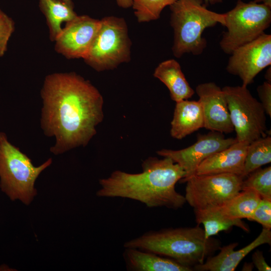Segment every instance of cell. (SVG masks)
<instances>
[{"instance_id":"cell-1","label":"cell","mask_w":271,"mask_h":271,"mask_svg":"<svg viewBox=\"0 0 271 271\" xmlns=\"http://www.w3.org/2000/svg\"><path fill=\"white\" fill-rule=\"evenodd\" d=\"M41 127L55 143V155L86 146L104 117V99L89 80L74 72L47 75L41 90Z\"/></svg>"},{"instance_id":"cell-2","label":"cell","mask_w":271,"mask_h":271,"mask_svg":"<svg viewBox=\"0 0 271 271\" xmlns=\"http://www.w3.org/2000/svg\"><path fill=\"white\" fill-rule=\"evenodd\" d=\"M142 171L129 173L115 170L99 180V197L123 198L144 204L149 208L164 207L171 209L182 208L184 196L176 190L177 183L185 178L182 168L171 159L150 157L142 164Z\"/></svg>"},{"instance_id":"cell-3","label":"cell","mask_w":271,"mask_h":271,"mask_svg":"<svg viewBox=\"0 0 271 271\" xmlns=\"http://www.w3.org/2000/svg\"><path fill=\"white\" fill-rule=\"evenodd\" d=\"M123 247L153 252L192 268L220 248L218 240L205 237L199 225L148 231L125 241Z\"/></svg>"},{"instance_id":"cell-4","label":"cell","mask_w":271,"mask_h":271,"mask_svg":"<svg viewBox=\"0 0 271 271\" xmlns=\"http://www.w3.org/2000/svg\"><path fill=\"white\" fill-rule=\"evenodd\" d=\"M170 9L174 30L172 50L177 58L186 53L201 54L207 45L202 37L205 29L218 23L225 25V14L208 10L200 0H177Z\"/></svg>"},{"instance_id":"cell-5","label":"cell","mask_w":271,"mask_h":271,"mask_svg":"<svg viewBox=\"0 0 271 271\" xmlns=\"http://www.w3.org/2000/svg\"><path fill=\"white\" fill-rule=\"evenodd\" d=\"M52 163L49 158L35 166L27 155L9 141L6 133L0 131V189L11 201L30 205L37 194V179Z\"/></svg>"},{"instance_id":"cell-6","label":"cell","mask_w":271,"mask_h":271,"mask_svg":"<svg viewBox=\"0 0 271 271\" xmlns=\"http://www.w3.org/2000/svg\"><path fill=\"white\" fill-rule=\"evenodd\" d=\"M131 46L125 20L107 16L100 20L96 34L83 59L96 71L112 70L130 61Z\"/></svg>"},{"instance_id":"cell-7","label":"cell","mask_w":271,"mask_h":271,"mask_svg":"<svg viewBox=\"0 0 271 271\" xmlns=\"http://www.w3.org/2000/svg\"><path fill=\"white\" fill-rule=\"evenodd\" d=\"M224 33L220 41L222 50L230 54L237 48L251 42L267 29L271 23V8L254 2L237 0L235 6L225 13Z\"/></svg>"},{"instance_id":"cell-8","label":"cell","mask_w":271,"mask_h":271,"mask_svg":"<svg viewBox=\"0 0 271 271\" xmlns=\"http://www.w3.org/2000/svg\"><path fill=\"white\" fill-rule=\"evenodd\" d=\"M236 139L250 144L266 136V117L260 101L251 94L247 86H226L222 88Z\"/></svg>"},{"instance_id":"cell-9","label":"cell","mask_w":271,"mask_h":271,"mask_svg":"<svg viewBox=\"0 0 271 271\" xmlns=\"http://www.w3.org/2000/svg\"><path fill=\"white\" fill-rule=\"evenodd\" d=\"M243 180L230 173L194 175L184 181L186 202L196 210L221 207L242 190Z\"/></svg>"},{"instance_id":"cell-10","label":"cell","mask_w":271,"mask_h":271,"mask_svg":"<svg viewBox=\"0 0 271 271\" xmlns=\"http://www.w3.org/2000/svg\"><path fill=\"white\" fill-rule=\"evenodd\" d=\"M226 70L238 76L247 86L255 77L271 64V35L264 33L255 40L235 49L231 54Z\"/></svg>"},{"instance_id":"cell-11","label":"cell","mask_w":271,"mask_h":271,"mask_svg":"<svg viewBox=\"0 0 271 271\" xmlns=\"http://www.w3.org/2000/svg\"><path fill=\"white\" fill-rule=\"evenodd\" d=\"M237 141L235 138H226L222 133L211 131L205 134H199L197 141L192 145L179 150L162 149L157 154L171 159L185 172L184 181L195 175L196 170L204 160L232 145Z\"/></svg>"},{"instance_id":"cell-12","label":"cell","mask_w":271,"mask_h":271,"mask_svg":"<svg viewBox=\"0 0 271 271\" xmlns=\"http://www.w3.org/2000/svg\"><path fill=\"white\" fill-rule=\"evenodd\" d=\"M100 25V20L87 15L77 16L66 22L56 38L55 50L67 59H83L88 53Z\"/></svg>"},{"instance_id":"cell-13","label":"cell","mask_w":271,"mask_h":271,"mask_svg":"<svg viewBox=\"0 0 271 271\" xmlns=\"http://www.w3.org/2000/svg\"><path fill=\"white\" fill-rule=\"evenodd\" d=\"M195 90L203 110L204 127L222 133L234 131L222 88L214 82H205L198 85Z\"/></svg>"},{"instance_id":"cell-14","label":"cell","mask_w":271,"mask_h":271,"mask_svg":"<svg viewBox=\"0 0 271 271\" xmlns=\"http://www.w3.org/2000/svg\"><path fill=\"white\" fill-rule=\"evenodd\" d=\"M271 243L270 229L263 228L259 235L251 243L240 249L235 250L236 242L220 248V252L215 256L208 257L202 264L193 267L199 271H233L241 261L258 246Z\"/></svg>"},{"instance_id":"cell-15","label":"cell","mask_w":271,"mask_h":271,"mask_svg":"<svg viewBox=\"0 0 271 271\" xmlns=\"http://www.w3.org/2000/svg\"><path fill=\"white\" fill-rule=\"evenodd\" d=\"M249 144L246 142L237 141L212 155L200 164L195 175L230 173L241 176Z\"/></svg>"},{"instance_id":"cell-16","label":"cell","mask_w":271,"mask_h":271,"mask_svg":"<svg viewBox=\"0 0 271 271\" xmlns=\"http://www.w3.org/2000/svg\"><path fill=\"white\" fill-rule=\"evenodd\" d=\"M171 125L170 134L177 140L204 127L203 113L199 101L185 99L176 102Z\"/></svg>"},{"instance_id":"cell-17","label":"cell","mask_w":271,"mask_h":271,"mask_svg":"<svg viewBox=\"0 0 271 271\" xmlns=\"http://www.w3.org/2000/svg\"><path fill=\"white\" fill-rule=\"evenodd\" d=\"M122 256L127 270L192 271L191 267L153 252L134 248L124 247Z\"/></svg>"},{"instance_id":"cell-18","label":"cell","mask_w":271,"mask_h":271,"mask_svg":"<svg viewBox=\"0 0 271 271\" xmlns=\"http://www.w3.org/2000/svg\"><path fill=\"white\" fill-rule=\"evenodd\" d=\"M153 75L166 86L171 99L176 102L188 99L195 93L186 80L180 64L175 59L161 62L156 68Z\"/></svg>"},{"instance_id":"cell-19","label":"cell","mask_w":271,"mask_h":271,"mask_svg":"<svg viewBox=\"0 0 271 271\" xmlns=\"http://www.w3.org/2000/svg\"><path fill=\"white\" fill-rule=\"evenodd\" d=\"M194 212L197 224H201L204 226L206 238L220 231L228 230L233 226L239 227L246 232L249 231L248 226L241 219L228 217L222 212L220 207L203 210L194 209Z\"/></svg>"},{"instance_id":"cell-20","label":"cell","mask_w":271,"mask_h":271,"mask_svg":"<svg viewBox=\"0 0 271 271\" xmlns=\"http://www.w3.org/2000/svg\"><path fill=\"white\" fill-rule=\"evenodd\" d=\"M39 7L44 15L49 31L50 39L54 42L61 33L63 22H68L77 15L73 6L62 0H39Z\"/></svg>"},{"instance_id":"cell-21","label":"cell","mask_w":271,"mask_h":271,"mask_svg":"<svg viewBox=\"0 0 271 271\" xmlns=\"http://www.w3.org/2000/svg\"><path fill=\"white\" fill-rule=\"evenodd\" d=\"M261 198L255 191L243 189L220 207L222 212L234 219H248Z\"/></svg>"},{"instance_id":"cell-22","label":"cell","mask_w":271,"mask_h":271,"mask_svg":"<svg viewBox=\"0 0 271 271\" xmlns=\"http://www.w3.org/2000/svg\"><path fill=\"white\" fill-rule=\"evenodd\" d=\"M271 162V138L266 136L250 143L248 146L241 177L249 174Z\"/></svg>"},{"instance_id":"cell-23","label":"cell","mask_w":271,"mask_h":271,"mask_svg":"<svg viewBox=\"0 0 271 271\" xmlns=\"http://www.w3.org/2000/svg\"><path fill=\"white\" fill-rule=\"evenodd\" d=\"M177 0H132L134 14L139 23L149 22L158 19L163 9Z\"/></svg>"},{"instance_id":"cell-24","label":"cell","mask_w":271,"mask_h":271,"mask_svg":"<svg viewBox=\"0 0 271 271\" xmlns=\"http://www.w3.org/2000/svg\"><path fill=\"white\" fill-rule=\"evenodd\" d=\"M242 184V190L250 189L261 198L271 200V167L259 168L249 174Z\"/></svg>"},{"instance_id":"cell-25","label":"cell","mask_w":271,"mask_h":271,"mask_svg":"<svg viewBox=\"0 0 271 271\" xmlns=\"http://www.w3.org/2000/svg\"><path fill=\"white\" fill-rule=\"evenodd\" d=\"M15 22L0 9V57L6 53L9 41L15 31Z\"/></svg>"},{"instance_id":"cell-26","label":"cell","mask_w":271,"mask_h":271,"mask_svg":"<svg viewBox=\"0 0 271 271\" xmlns=\"http://www.w3.org/2000/svg\"><path fill=\"white\" fill-rule=\"evenodd\" d=\"M258 222L263 228H271V200L261 198L252 214L248 219Z\"/></svg>"},{"instance_id":"cell-27","label":"cell","mask_w":271,"mask_h":271,"mask_svg":"<svg viewBox=\"0 0 271 271\" xmlns=\"http://www.w3.org/2000/svg\"><path fill=\"white\" fill-rule=\"evenodd\" d=\"M259 98L265 113L271 116V83L264 82L257 88Z\"/></svg>"},{"instance_id":"cell-28","label":"cell","mask_w":271,"mask_h":271,"mask_svg":"<svg viewBox=\"0 0 271 271\" xmlns=\"http://www.w3.org/2000/svg\"><path fill=\"white\" fill-rule=\"evenodd\" d=\"M253 265L258 271H270L271 268L267 263L261 251H255L252 255Z\"/></svg>"},{"instance_id":"cell-29","label":"cell","mask_w":271,"mask_h":271,"mask_svg":"<svg viewBox=\"0 0 271 271\" xmlns=\"http://www.w3.org/2000/svg\"><path fill=\"white\" fill-rule=\"evenodd\" d=\"M118 7L127 9L131 7L132 0H115Z\"/></svg>"},{"instance_id":"cell-30","label":"cell","mask_w":271,"mask_h":271,"mask_svg":"<svg viewBox=\"0 0 271 271\" xmlns=\"http://www.w3.org/2000/svg\"><path fill=\"white\" fill-rule=\"evenodd\" d=\"M253 2L264 4L270 8H271V0H253Z\"/></svg>"},{"instance_id":"cell-31","label":"cell","mask_w":271,"mask_h":271,"mask_svg":"<svg viewBox=\"0 0 271 271\" xmlns=\"http://www.w3.org/2000/svg\"><path fill=\"white\" fill-rule=\"evenodd\" d=\"M265 78L266 80V81L271 83V71H270V67L267 70L265 74Z\"/></svg>"},{"instance_id":"cell-32","label":"cell","mask_w":271,"mask_h":271,"mask_svg":"<svg viewBox=\"0 0 271 271\" xmlns=\"http://www.w3.org/2000/svg\"><path fill=\"white\" fill-rule=\"evenodd\" d=\"M253 264L251 263H244L242 268V270H251L252 268Z\"/></svg>"},{"instance_id":"cell-33","label":"cell","mask_w":271,"mask_h":271,"mask_svg":"<svg viewBox=\"0 0 271 271\" xmlns=\"http://www.w3.org/2000/svg\"><path fill=\"white\" fill-rule=\"evenodd\" d=\"M206 2L211 4H215L219 3H221L223 0H204Z\"/></svg>"},{"instance_id":"cell-34","label":"cell","mask_w":271,"mask_h":271,"mask_svg":"<svg viewBox=\"0 0 271 271\" xmlns=\"http://www.w3.org/2000/svg\"><path fill=\"white\" fill-rule=\"evenodd\" d=\"M62 1L67 3L68 4L73 6V4L72 0H62Z\"/></svg>"}]
</instances>
